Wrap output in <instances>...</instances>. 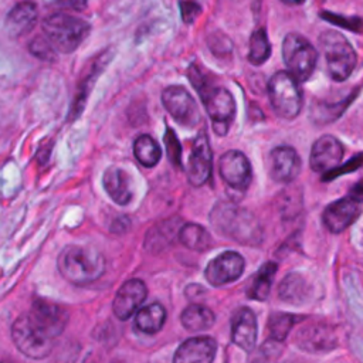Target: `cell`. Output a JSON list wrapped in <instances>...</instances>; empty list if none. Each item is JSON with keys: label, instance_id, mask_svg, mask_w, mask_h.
<instances>
[{"label": "cell", "instance_id": "6da1fadb", "mask_svg": "<svg viewBox=\"0 0 363 363\" xmlns=\"http://www.w3.org/2000/svg\"><path fill=\"white\" fill-rule=\"evenodd\" d=\"M208 220L217 233L238 244L258 245L262 241V227L258 218L234 203H217Z\"/></svg>", "mask_w": 363, "mask_h": 363}, {"label": "cell", "instance_id": "7a4b0ae2", "mask_svg": "<svg viewBox=\"0 0 363 363\" xmlns=\"http://www.w3.org/2000/svg\"><path fill=\"white\" fill-rule=\"evenodd\" d=\"M57 267L65 281L74 285H86L102 277L106 262L95 248L71 244L60 252Z\"/></svg>", "mask_w": 363, "mask_h": 363}, {"label": "cell", "instance_id": "3957f363", "mask_svg": "<svg viewBox=\"0 0 363 363\" xmlns=\"http://www.w3.org/2000/svg\"><path fill=\"white\" fill-rule=\"evenodd\" d=\"M91 26L67 13H55L43 21L44 37L55 51L68 54L75 51L89 34Z\"/></svg>", "mask_w": 363, "mask_h": 363}, {"label": "cell", "instance_id": "277c9868", "mask_svg": "<svg viewBox=\"0 0 363 363\" xmlns=\"http://www.w3.org/2000/svg\"><path fill=\"white\" fill-rule=\"evenodd\" d=\"M319 44L322 47L330 78L339 82L347 79L357 62V55L350 43L340 33L328 30L320 34Z\"/></svg>", "mask_w": 363, "mask_h": 363}, {"label": "cell", "instance_id": "5b68a950", "mask_svg": "<svg viewBox=\"0 0 363 363\" xmlns=\"http://www.w3.org/2000/svg\"><path fill=\"white\" fill-rule=\"evenodd\" d=\"M268 96L275 113L284 119H294L301 112L302 92L299 82L288 71H278L269 78Z\"/></svg>", "mask_w": 363, "mask_h": 363}, {"label": "cell", "instance_id": "8992f818", "mask_svg": "<svg viewBox=\"0 0 363 363\" xmlns=\"http://www.w3.org/2000/svg\"><path fill=\"white\" fill-rule=\"evenodd\" d=\"M282 58L288 72L298 82H305L315 71L318 51L303 35L291 33L284 38Z\"/></svg>", "mask_w": 363, "mask_h": 363}, {"label": "cell", "instance_id": "52a82bcc", "mask_svg": "<svg viewBox=\"0 0 363 363\" xmlns=\"http://www.w3.org/2000/svg\"><path fill=\"white\" fill-rule=\"evenodd\" d=\"M11 339L16 347L30 359H45L54 346V339L44 335L28 318L20 315L11 326Z\"/></svg>", "mask_w": 363, "mask_h": 363}, {"label": "cell", "instance_id": "ba28073f", "mask_svg": "<svg viewBox=\"0 0 363 363\" xmlns=\"http://www.w3.org/2000/svg\"><path fill=\"white\" fill-rule=\"evenodd\" d=\"M200 98L207 109L208 116L213 122V129L218 136H224L235 115V102L230 91L225 88L214 86L213 84L203 89Z\"/></svg>", "mask_w": 363, "mask_h": 363}, {"label": "cell", "instance_id": "9c48e42d", "mask_svg": "<svg viewBox=\"0 0 363 363\" xmlns=\"http://www.w3.org/2000/svg\"><path fill=\"white\" fill-rule=\"evenodd\" d=\"M162 102L172 118L184 128H196L201 122V113L191 94L182 85L167 86L162 92Z\"/></svg>", "mask_w": 363, "mask_h": 363}, {"label": "cell", "instance_id": "30bf717a", "mask_svg": "<svg viewBox=\"0 0 363 363\" xmlns=\"http://www.w3.org/2000/svg\"><path fill=\"white\" fill-rule=\"evenodd\" d=\"M26 313L30 320L51 339L60 336L68 323L67 309L48 299H35Z\"/></svg>", "mask_w": 363, "mask_h": 363}, {"label": "cell", "instance_id": "8fae6325", "mask_svg": "<svg viewBox=\"0 0 363 363\" xmlns=\"http://www.w3.org/2000/svg\"><path fill=\"white\" fill-rule=\"evenodd\" d=\"M220 176L234 190L245 191L252 179L251 164L240 150H227L220 157Z\"/></svg>", "mask_w": 363, "mask_h": 363}, {"label": "cell", "instance_id": "7c38bea8", "mask_svg": "<svg viewBox=\"0 0 363 363\" xmlns=\"http://www.w3.org/2000/svg\"><path fill=\"white\" fill-rule=\"evenodd\" d=\"M244 258L234 251H225L213 258L206 267V279L214 285H225L238 279L244 271Z\"/></svg>", "mask_w": 363, "mask_h": 363}, {"label": "cell", "instance_id": "4fadbf2b", "mask_svg": "<svg viewBox=\"0 0 363 363\" xmlns=\"http://www.w3.org/2000/svg\"><path fill=\"white\" fill-rule=\"evenodd\" d=\"M211 174V150L206 130H201L191 146L189 164H187V180L191 186H203Z\"/></svg>", "mask_w": 363, "mask_h": 363}, {"label": "cell", "instance_id": "5bb4252c", "mask_svg": "<svg viewBox=\"0 0 363 363\" xmlns=\"http://www.w3.org/2000/svg\"><path fill=\"white\" fill-rule=\"evenodd\" d=\"M147 296V288L143 281L133 278L128 279L121 285L118 289L113 302H112V311L115 316L121 320L129 319L143 303V301Z\"/></svg>", "mask_w": 363, "mask_h": 363}, {"label": "cell", "instance_id": "9a60e30c", "mask_svg": "<svg viewBox=\"0 0 363 363\" xmlns=\"http://www.w3.org/2000/svg\"><path fill=\"white\" fill-rule=\"evenodd\" d=\"M268 169L269 176L275 182L289 183L295 180L301 172V157L294 147L278 146L269 153Z\"/></svg>", "mask_w": 363, "mask_h": 363}, {"label": "cell", "instance_id": "2e32d148", "mask_svg": "<svg viewBox=\"0 0 363 363\" xmlns=\"http://www.w3.org/2000/svg\"><path fill=\"white\" fill-rule=\"evenodd\" d=\"M343 153V145L335 136L323 135L312 145L309 164L312 170L325 173L340 164Z\"/></svg>", "mask_w": 363, "mask_h": 363}, {"label": "cell", "instance_id": "e0dca14e", "mask_svg": "<svg viewBox=\"0 0 363 363\" xmlns=\"http://www.w3.org/2000/svg\"><path fill=\"white\" fill-rule=\"evenodd\" d=\"M360 203L352 197L339 199L330 203L322 214V221L330 233H342L360 216Z\"/></svg>", "mask_w": 363, "mask_h": 363}, {"label": "cell", "instance_id": "ac0fdd59", "mask_svg": "<svg viewBox=\"0 0 363 363\" xmlns=\"http://www.w3.org/2000/svg\"><path fill=\"white\" fill-rule=\"evenodd\" d=\"M217 352V343L210 336L190 337L176 350L173 362L177 363H210Z\"/></svg>", "mask_w": 363, "mask_h": 363}, {"label": "cell", "instance_id": "d6986e66", "mask_svg": "<svg viewBox=\"0 0 363 363\" xmlns=\"http://www.w3.org/2000/svg\"><path fill=\"white\" fill-rule=\"evenodd\" d=\"M231 340L245 352H252L257 342V318L250 308H240L231 319Z\"/></svg>", "mask_w": 363, "mask_h": 363}, {"label": "cell", "instance_id": "ffe728a7", "mask_svg": "<svg viewBox=\"0 0 363 363\" xmlns=\"http://www.w3.org/2000/svg\"><path fill=\"white\" fill-rule=\"evenodd\" d=\"M38 17V10L35 3L33 1H20L17 3L6 17V31L10 37H21L27 33H30Z\"/></svg>", "mask_w": 363, "mask_h": 363}, {"label": "cell", "instance_id": "44dd1931", "mask_svg": "<svg viewBox=\"0 0 363 363\" xmlns=\"http://www.w3.org/2000/svg\"><path fill=\"white\" fill-rule=\"evenodd\" d=\"M102 184L108 196L119 206H126L133 196L130 176L121 167L111 166L102 176Z\"/></svg>", "mask_w": 363, "mask_h": 363}, {"label": "cell", "instance_id": "7402d4cb", "mask_svg": "<svg viewBox=\"0 0 363 363\" xmlns=\"http://www.w3.org/2000/svg\"><path fill=\"white\" fill-rule=\"evenodd\" d=\"M278 295L284 302L301 305L312 299V282L299 272H291L282 278L278 286Z\"/></svg>", "mask_w": 363, "mask_h": 363}, {"label": "cell", "instance_id": "603a6c76", "mask_svg": "<svg viewBox=\"0 0 363 363\" xmlns=\"http://www.w3.org/2000/svg\"><path fill=\"white\" fill-rule=\"evenodd\" d=\"M296 342L306 350H329L336 346L333 332L323 325H311L299 330Z\"/></svg>", "mask_w": 363, "mask_h": 363}, {"label": "cell", "instance_id": "cb8c5ba5", "mask_svg": "<svg viewBox=\"0 0 363 363\" xmlns=\"http://www.w3.org/2000/svg\"><path fill=\"white\" fill-rule=\"evenodd\" d=\"M164 320H166L164 308L160 303L155 302L138 311L135 316V326L138 330L152 335L159 332L163 328Z\"/></svg>", "mask_w": 363, "mask_h": 363}, {"label": "cell", "instance_id": "d4e9b609", "mask_svg": "<svg viewBox=\"0 0 363 363\" xmlns=\"http://www.w3.org/2000/svg\"><path fill=\"white\" fill-rule=\"evenodd\" d=\"M182 325L190 332L207 330L214 325L216 316L211 309L203 305H190L187 306L180 316Z\"/></svg>", "mask_w": 363, "mask_h": 363}, {"label": "cell", "instance_id": "484cf974", "mask_svg": "<svg viewBox=\"0 0 363 363\" xmlns=\"http://www.w3.org/2000/svg\"><path fill=\"white\" fill-rule=\"evenodd\" d=\"M277 269H278L277 262H265L264 265H261L255 278L252 279L251 286L247 291L248 298L255 301H265L269 295Z\"/></svg>", "mask_w": 363, "mask_h": 363}, {"label": "cell", "instance_id": "4316f807", "mask_svg": "<svg viewBox=\"0 0 363 363\" xmlns=\"http://www.w3.org/2000/svg\"><path fill=\"white\" fill-rule=\"evenodd\" d=\"M180 242L193 251H206L211 245L210 233L194 223H187L179 230Z\"/></svg>", "mask_w": 363, "mask_h": 363}, {"label": "cell", "instance_id": "83f0119b", "mask_svg": "<svg viewBox=\"0 0 363 363\" xmlns=\"http://www.w3.org/2000/svg\"><path fill=\"white\" fill-rule=\"evenodd\" d=\"M133 155L145 167H153L162 157V149L150 135H140L133 143Z\"/></svg>", "mask_w": 363, "mask_h": 363}, {"label": "cell", "instance_id": "f1b7e54d", "mask_svg": "<svg viewBox=\"0 0 363 363\" xmlns=\"http://www.w3.org/2000/svg\"><path fill=\"white\" fill-rule=\"evenodd\" d=\"M271 55V44L264 28H258L252 33L250 38V51H248V61L252 65L264 64Z\"/></svg>", "mask_w": 363, "mask_h": 363}, {"label": "cell", "instance_id": "f546056e", "mask_svg": "<svg viewBox=\"0 0 363 363\" xmlns=\"http://www.w3.org/2000/svg\"><path fill=\"white\" fill-rule=\"evenodd\" d=\"M298 316L292 313H285V312H278L272 313L268 319V330H269V337L271 340L275 342H284L292 329V326L296 323Z\"/></svg>", "mask_w": 363, "mask_h": 363}, {"label": "cell", "instance_id": "4dcf8cb0", "mask_svg": "<svg viewBox=\"0 0 363 363\" xmlns=\"http://www.w3.org/2000/svg\"><path fill=\"white\" fill-rule=\"evenodd\" d=\"M163 142L166 146L167 157L172 162V164L176 167H182V145H180L179 139L176 138V133L173 132V129L169 126L166 128Z\"/></svg>", "mask_w": 363, "mask_h": 363}, {"label": "cell", "instance_id": "1f68e13d", "mask_svg": "<svg viewBox=\"0 0 363 363\" xmlns=\"http://www.w3.org/2000/svg\"><path fill=\"white\" fill-rule=\"evenodd\" d=\"M174 221L176 220H170L166 221L164 227H156L160 231V235L155 234V233H149L146 235V247L149 248H157V247H163L166 245L169 241H172V237L174 235Z\"/></svg>", "mask_w": 363, "mask_h": 363}, {"label": "cell", "instance_id": "d6a6232c", "mask_svg": "<svg viewBox=\"0 0 363 363\" xmlns=\"http://www.w3.org/2000/svg\"><path fill=\"white\" fill-rule=\"evenodd\" d=\"M28 48H30V52L33 55H35L37 58H40V60L52 61L55 58V50H54V47L50 44V41L45 37H41V35L35 37L30 43Z\"/></svg>", "mask_w": 363, "mask_h": 363}, {"label": "cell", "instance_id": "836d02e7", "mask_svg": "<svg viewBox=\"0 0 363 363\" xmlns=\"http://www.w3.org/2000/svg\"><path fill=\"white\" fill-rule=\"evenodd\" d=\"M322 18L332 23V24H336L339 27H345L347 30H352V31H363V21L360 18H356V17H343V16H339V14H335V13H329V11H322L320 13Z\"/></svg>", "mask_w": 363, "mask_h": 363}, {"label": "cell", "instance_id": "e575fe53", "mask_svg": "<svg viewBox=\"0 0 363 363\" xmlns=\"http://www.w3.org/2000/svg\"><path fill=\"white\" fill-rule=\"evenodd\" d=\"M363 164V153L360 155H356L353 156L346 164H342V166H336L328 172H325L322 180L325 182H330L332 179L340 176V174H345V173H350V172H354L357 167H360Z\"/></svg>", "mask_w": 363, "mask_h": 363}, {"label": "cell", "instance_id": "d590c367", "mask_svg": "<svg viewBox=\"0 0 363 363\" xmlns=\"http://www.w3.org/2000/svg\"><path fill=\"white\" fill-rule=\"evenodd\" d=\"M180 11H182V17L183 21L187 24H191L199 14L201 13V7L199 3L193 1V0H182L180 1Z\"/></svg>", "mask_w": 363, "mask_h": 363}, {"label": "cell", "instance_id": "8d00e7d4", "mask_svg": "<svg viewBox=\"0 0 363 363\" xmlns=\"http://www.w3.org/2000/svg\"><path fill=\"white\" fill-rule=\"evenodd\" d=\"M349 197H352V199L356 200L357 203H363V180H360L359 183H356V184L350 189Z\"/></svg>", "mask_w": 363, "mask_h": 363}, {"label": "cell", "instance_id": "74e56055", "mask_svg": "<svg viewBox=\"0 0 363 363\" xmlns=\"http://www.w3.org/2000/svg\"><path fill=\"white\" fill-rule=\"evenodd\" d=\"M61 3L67 7L79 10V9H84V6L86 4V0H61Z\"/></svg>", "mask_w": 363, "mask_h": 363}, {"label": "cell", "instance_id": "f35d334b", "mask_svg": "<svg viewBox=\"0 0 363 363\" xmlns=\"http://www.w3.org/2000/svg\"><path fill=\"white\" fill-rule=\"evenodd\" d=\"M281 1L289 6H298V4H302L305 0H281Z\"/></svg>", "mask_w": 363, "mask_h": 363}]
</instances>
